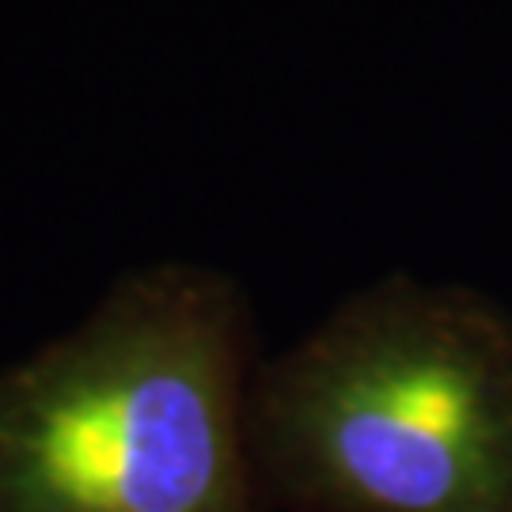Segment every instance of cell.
<instances>
[{"label":"cell","mask_w":512,"mask_h":512,"mask_svg":"<svg viewBox=\"0 0 512 512\" xmlns=\"http://www.w3.org/2000/svg\"><path fill=\"white\" fill-rule=\"evenodd\" d=\"M270 509L512 512V315L391 274L255 368Z\"/></svg>","instance_id":"2"},{"label":"cell","mask_w":512,"mask_h":512,"mask_svg":"<svg viewBox=\"0 0 512 512\" xmlns=\"http://www.w3.org/2000/svg\"><path fill=\"white\" fill-rule=\"evenodd\" d=\"M255 368L251 304L224 270H129L0 368V512H270Z\"/></svg>","instance_id":"1"}]
</instances>
